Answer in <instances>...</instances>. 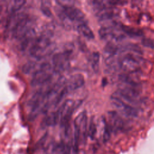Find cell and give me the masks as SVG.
<instances>
[{
    "mask_svg": "<svg viewBox=\"0 0 154 154\" xmlns=\"http://www.w3.org/2000/svg\"><path fill=\"white\" fill-rule=\"evenodd\" d=\"M96 131H97V128H96V125L94 122V120L92 119H91L90 124H89V126H88V136L91 139L93 140L95 137L96 134Z\"/></svg>",
    "mask_w": 154,
    "mask_h": 154,
    "instance_id": "obj_23",
    "label": "cell"
},
{
    "mask_svg": "<svg viewBox=\"0 0 154 154\" xmlns=\"http://www.w3.org/2000/svg\"><path fill=\"white\" fill-rule=\"evenodd\" d=\"M117 13L114 7H107L97 11V15L100 20L111 19L116 16Z\"/></svg>",
    "mask_w": 154,
    "mask_h": 154,
    "instance_id": "obj_15",
    "label": "cell"
},
{
    "mask_svg": "<svg viewBox=\"0 0 154 154\" xmlns=\"http://www.w3.org/2000/svg\"><path fill=\"white\" fill-rule=\"evenodd\" d=\"M85 82L84 77L80 73L72 75L67 83V88L68 90H75L81 87Z\"/></svg>",
    "mask_w": 154,
    "mask_h": 154,
    "instance_id": "obj_11",
    "label": "cell"
},
{
    "mask_svg": "<svg viewBox=\"0 0 154 154\" xmlns=\"http://www.w3.org/2000/svg\"><path fill=\"white\" fill-rule=\"evenodd\" d=\"M99 60L100 54L98 52H94L92 54L91 57V66L95 73H97L99 69Z\"/></svg>",
    "mask_w": 154,
    "mask_h": 154,
    "instance_id": "obj_21",
    "label": "cell"
},
{
    "mask_svg": "<svg viewBox=\"0 0 154 154\" xmlns=\"http://www.w3.org/2000/svg\"><path fill=\"white\" fill-rule=\"evenodd\" d=\"M26 3V1L24 0H16L11 2L9 5V11L13 14L16 13L17 11H19Z\"/></svg>",
    "mask_w": 154,
    "mask_h": 154,
    "instance_id": "obj_20",
    "label": "cell"
},
{
    "mask_svg": "<svg viewBox=\"0 0 154 154\" xmlns=\"http://www.w3.org/2000/svg\"><path fill=\"white\" fill-rule=\"evenodd\" d=\"M62 9L65 15L70 21H77L79 23L84 22L85 15L79 8L74 6H70L62 7Z\"/></svg>",
    "mask_w": 154,
    "mask_h": 154,
    "instance_id": "obj_7",
    "label": "cell"
},
{
    "mask_svg": "<svg viewBox=\"0 0 154 154\" xmlns=\"http://www.w3.org/2000/svg\"><path fill=\"white\" fill-rule=\"evenodd\" d=\"M103 122L104 124V126H103V141L104 143L107 142L109 138H110V136H111V127L109 125H108V123L106 122L105 119H103Z\"/></svg>",
    "mask_w": 154,
    "mask_h": 154,
    "instance_id": "obj_22",
    "label": "cell"
},
{
    "mask_svg": "<svg viewBox=\"0 0 154 154\" xmlns=\"http://www.w3.org/2000/svg\"><path fill=\"white\" fill-rule=\"evenodd\" d=\"M78 29L87 38L91 40L94 38L93 32L85 22L79 23L78 26Z\"/></svg>",
    "mask_w": 154,
    "mask_h": 154,
    "instance_id": "obj_19",
    "label": "cell"
},
{
    "mask_svg": "<svg viewBox=\"0 0 154 154\" xmlns=\"http://www.w3.org/2000/svg\"><path fill=\"white\" fill-rule=\"evenodd\" d=\"M79 105L73 100H66L60 106L57 111L60 117V122L61 125L64 128V134L67 136L70 129L69 120L71 119L74 110Z\"/></svg>",
    "mask_w": 154,
    "mask_h": 154,
    "instance_id": "obj_2",
    "label": "cell"
},
{
    "mask_svg": "<svg viewBox=\"0 0 154 154\" xmlns=\"http://www.w3.org/2000/svg\"><path fill=\"white\" fill-rule=\"evenodd\" d=\"M141 44L147 48H154V40L150 38H143L141 40Z\"/></svg>",
    "mask_w": 154,
    "mask_h": 154,
    "instance_id": "obj_24",
    "label": "cell"
},
{
    "mask_svg": "<svg viewBox=\"0 0 154 154\" xmlns=\"http://www.w3.org/2000/svg\"><path fill=\"white\" fill-rule=\"evenodd\" d=\"M35 31L34 28L29 31L19 40L20 41V48L22 50L26 49L29 45H32L35 40Z\"/></svg>",
    "mask_w": 154,
    "mask_h": 154,
    "instance_id": "obj_13",
    "label": "cell"
},
{
    "mask_svg": "<svg viewBox=\"0 0 154 154\" xmlns=\"http://www.w3.org/2000/svg\"><path fill=\"white\" fill-rule=\"evenodd\" d=\"M99 34L101 38L104 40H114L120 41L125 37L122 34L119 33L115 28V26H103L99 30Z\"/></svg>",
    "mask_w": 154,
    "mask_h": 154,
    "instance_id": "obj_5",
    "label": "cell"
},
{
    "mask_svg": "<svg viewBox=\"0 0 154 154\" xmlns=\"http://www.w3.org/2000/svg\"><path fill=\"white\" fill-rule=\"evenodd\" d=\"M52 78L51 73L49 70H40L33 74L32 79L31 80V85L35 86L40 84H45L49 82Z\"/></svg>",
    "mask_w": 154,
    "mask_h": 154,
    "instance_id": "obj_10",
    "label": "cell"
},
{
    "mask_svg": "<svg viewBox=\"0 0 154 154\" xmlns=\"http://www.w3.org/2000/svg\"><path fill=\"white\" fill-rule=\"evenodd\" d=\"M54 49L50 38L41 35L36 38L29 48V54L36 58L40 59L45 56L51 54Z\"/></svg>",
    "mask_w": 154,
    "mask_h": 154,
    "instance_id": "obj_1",
    "label": "cell"
},
{
    "mask_svg": "<svg viewBox=\"0 0 154 154\" xmlns=\"http://www.w3.org/2000/svg\"><path fill=\"white\" fill-rule=\"evenodd\" d=\"M82 112L79 114L75 120L74 121V131H73V152L75 154H78L79 153V139L81 136V131H80V122L82 116Z\"/></svg>",
    "mask_w": 154,
    "mask_h": 154,
    "instance_id": "obj_9",
    "label": "cell"
},
{
    "mask_svg": "<svg viewBox=\"0 0 154 154\" xmlns=\"http://www.w3.org/2000/svg\"><path fill=\"white\" fill-rule=\"evenodd\" d=\"M47 138H48V133L46 132L37 141V143H36V144L35 146V149L37 150V149H39L42 147H43L47 140Z\"/></svg>",
    "mask_w": 154,
    "mask_h": 154,
    "instance_id": "obj_25",
    "label": "cell"
},
{
    "mask_svg": "<svg viewBox=\"0 0 154 154\" xmlns=\"http://www.w3.org/2000/svg\"><path fill=\"white\" fill-rule=\"evenodd\" d=\"M120 28L123 32L132 37H141L144 34L143 31L140 28L127 26L123 24L120 25Z\"/></svg>",
    "mask_w": 154,
    "mask_h": 154,
    "instance_id": "obj_17",
    "label": "cell"
},
{
    "mask_svg": "<svg viewBox=\"0 0 154 154\" xmlns=\"http://www.w3.org/2000/svg\"><path fill=\"white\" fill-rule=\"evenodd\" d=\"M80 131L81 135H82V141L84 143L86 142L87 137L88 135V129H87V117L86 112L85 111L82 113V116L80 122Z\"/></svg>",
    "mask_w": 154,
    "mask_h": 154,
    "instance_id": "obj_18",
    "label": "cell"
},
{
    "mask_svg": "<svg viewBox=\"0 0 154 154\" xmlns=\"http://www.w3.org/2000/svg\"><path fill=\"white\" fill-rule=\"evenodd\" d=\"M111 100L112 104L122 113L129 117H137L138 114L137 109L129 104H128L122 100L116 97L113 94L111 96Z\"/></svg>",
    "mask_w": 154,
    "mask_h": 154,
    "instance_id": "obj_4",
    "label": "cell"
},
{
    "mask_svg": "<svg viewBox=\"0 0 154 154\" xmlns=\"http://www.w3.org/2000/svg\"><path fill=\"white\" fill-rule=\"evenodd\" d=\"M51 68V66L49 63L43 62L37 63L34 61L26 63L23 65L22 67V71L25 74H29L33 73H35L40 70H49Z\"/></svg>",
    "mask_w": 154,
    "mask_h": 154,
    "instance_id": "obj_8",
    "label": "cell"
},
{
    "mask_svg": "<svg viewBox=\"0 0 154 154\" xmlns=\"http://www.w3.org/2000/svg\"><path fill=\"white\" fill-rule=\"evenodd\" d=\"M41 11L45 16L48 17H51L52 16L51 11L49 10V8L45 4H42L41 6Z\"/></svg>",
    "mask_w": 154,
    "mask_h": 154,
    "instance_id": "obj_26",
    "label": "cell"
},
{
    "mask_svg": "<svg viewBox=\"0 0 154 154\" xmlns=\"http://www.w3.org/2000/svg\"><path fill=\"white\" fill-rule=\"evenodd\" d=\"M28 17L27 14L25 13H15L11 14L10 17L8 19L6 28L7 29L11 32L17 26V25L24 19Z\"/></svg>",
    "mask_w": 154,
    "mask_h": 154,
    "instance_id": "obj_12",
    "label": "cell"
},
{
    "mask_svg": "<svg viewBox=\"0 0 154 154\" xmlns=\"http://www.w3.org/2000/svg\"><path fill=\"white\" fill-rule=\"evenodd\" d=\"M59 122L60 117L57 111L52 112L45 117L41 123V126L43 128H45L48 126H55Z\"/></svg>",
    "mask_w": 154,
    "mask_h": 154,
    "instance_id": "obj_14",
    "label": "cell"
},
{
    "mask_svg": "<svg viewBox=\"0 0 154 154\" xmlns=\"http://www.w3.org/2000/svg\"><path fill=\"white\" fill-rule=\"evenodd\" d=\"M108 116L112 123V129H120L123 127L124 122L121 117L115 111H110L108 112Z\"/></svg>",
    "mask_w": 154,
    "mask_h": 154,
    "instance_id": "obj_16",
    "label": "cell"
},
{
    "mask_svg": "<svg viewBox=\"0 0 154 154\" xmlns=\"http://www.w3.org/2000/svg\"><path fill=\"white\" fill-rule=\"evenodd\" d=\"M70 51H66L63 52L57 53L53 56L54 69L56 72H60L69 68L70 66Z\"/></svg>",
    "mask_w": 154,
    "mask_h": 154,
    "instance_id": "obj_3",
    "label": "cell"
},
{
    "mask_svg": "<svg viewBox=\"0 0 154 154\" xmlns=\"http://www.w3.org/2000/svg\"><path fill=\"white\" fill-rule=\"evenodd\" d=\"M33 21L28 17L23 19L12 32V35L14 38L19 40L26 33L32 29Z\"/></svg>",
    "mask_w": 154,
    "mask_h": 154,
    "instance_id": "obj_6",
    "label": "cell"
}]
</instances>
